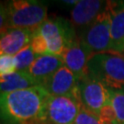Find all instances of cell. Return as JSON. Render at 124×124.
I'll use <instances>...</instances> for the list:
<instances>
[{"mask_svg": "<svg viewBox=\"0 0 124 124\" xmlns=\"http://www.w3.org/2000/svg\"><path fill=\"white\" fill-rule=\"evenodd\" d=\"M107 1L80 0L71 10V23L74 27L86 28L103 11Z\"/></svg>", "mask_w": 124, "mask_h": 124, "instance_id": "cell-11", "label": "cell"}, {"mask_svg": "<svg viewBox=\"0 0 124 124\" xmlns=\"http://www.w3.org/2000/svg\"><path fill=\"white\" fill-rule=\"evenodd\" d=\"M38 57L31 49V45H27L22 50H20L16 55H14V60L16 63V70L18 72L29 71L30 67L35 59Z\"/></svg>", "mask_w": 124, "mask_h": 124, "instance_id": "cell-15", "label": "cell"}, {"mask_svg": "<svg viewBox=\"0 0 124 124\" xmlns=\"http://www.w3.org/2000/svg\"><path fill=\"white\" fill-rule=\"evenodd\" d=\"M78 87L82 106L95 114L99 116L102 108L110 104V89L88 75L79 80Z\"/></svg>", "mask_w": 124, "mask_h": 124, "instance_id": "cell-7", "label": "cell"}, {"mask_svg": "<svg viewBox=\"0 0 124 124\" xmlns=\"http://www.w3.org/2000/svg\"><path fill=\"white\" fill-rule=\"evenodd\" d=\"M110 10L112 53H124V1H108Z\"/></svg>", "mask_w": 124, "mask_h": 124, "instance_id": "cell-10", "label": "cell"}, {"mask_svg": "<svg viewBox=\"0 0 124 124\" xmlns=\"http://www.w3.org/2000/svg\"><path fill=\"white\" fill-rule=\"evenodd\" d=\"M7 7L8 29L35 31L47 19L48 7L42 1L12 0Z\"/></svg>", "mask_w": 124, "mask_h": 124, "instance_id": "cell-3", "label": "cell"}, {"mask_svg": "<svg viewBox=\"0 0 124 124\" xmlns=\"http://www.w3.org/2000/svg\"><path fill=\"white\" fill-rule=\"evenodd\" d=\"M8 29V13L7 7L0 4V33Z\"/></svg>", "mask_w": 124, "mask_h": 124, "instance_id": "cell-21", "label": "cell"}, {"mask_svg": "<svg viewBox=\"0 0 124 124\" xmlns=\"http://www.w3.org/2000/svg\"><path fill=\"white\" fill-rule=\"evenodd\" d=\"M62 3L67 5V6H74L75 7V5L78 3V1H76V0H64V1H62Z\"/></svg>", "mask_w": 124, "mask_h": 124, "instance_id": "cell-22", "label": "cell"}, {"mask_svg": "<svg viewBox=\"0 0 124 124\" xmlns=\"http://www.w3.org/2000/svg\"><path fill=\"white\" fill-rule=\"evenodd\" d=\"M33 31L8 28L0 33V55L13 56L31 43Z\"/></svg>", "mask_w": 124, "mask_h": 124, "instance_id": "cell-9", "label": "cell"}, {"mask_svg": "<svg viewBox=\"0 0 124 124\" xmlns=\"http://www.w3.org/2000/svg\"><path fill=\"white\" fill-rule=\"evenodd\" d=\"M38 85L36 81L27 72H14L0 75V93H10Z\"/></svg>", "mask_w": 124, "mask_h": 124, "instance_id": "cell-14", "label": "cell"}, {"mask_svg": "<svg viewBox=\"0 0 124 124\" xmlns=\"http://www.w3.org/2000/svg\"><path fill=\"white\" fill-rule=\"evenodd\" d=\"M37 31L44 39L48 54L60 57L77 39L71 21L62 18H47Z\"/></svg>", "mask_w": 124, "mask_h": 124, "instance_id": "cell-5", "label": "cell"}, {"mask_svg": "<svg viewBox=\"0 0 124 124\" xmlns=\"http://www.w3.org/2000/svg\"><path fill=\"white\" fill-rule=\"evenodd\" d=\"M110 105L115 112L118 124H124V88L110 89Z\"/></svg>", "mask_w": 124, "mask_h": 124, "instance_id": "cell-16", "label": "cell"}, {"mask_svg": "<svg viewBox=\"0 0 124 124\" xmlns=\"http://www.w3.org/2000/svg\"><path fill=\"white\" fill-rule=\"evenodd\" d=\"M30 45L37 56L48 54L46 42H45L44 39L42 38V36L37 31V30L33 31V35H32V39H31Z\"/></svg>", "mask_w": 124, "mask_h": 124, "instance_id": "cell-18", "label": "cell"}, {"mask_svg": "<svg viewBox=\"0 0 124 124\" xmlns=\"http://www.w3.org/2000/svg\"><path fill=\"white\" fill-rule=\"evenodd\" d=\"M64 65L62 57L52 54H43L35 59L28 73L36 81L38 85H43L50 77Z\"/></svg>", "mask_w": 124, "mask_h": 124, "instance_id": "cell-13", "label": "cell"}, {"mask_svg": "<svg viewBox=\"0 0 124 124\" xmlns=\"http://www.w3.org/2000/svg\"><path fill=\"white\" fill-rule=\"evenodd\" d=\"M78 82L79 81L75 74L65 65H62L45 82L42 86L50 96L72 97L80 100Z\"/></svg>", "mask_w": 124, "mask_h": 124, "instance_id": "cell-8", "label": "cell"}, {"mask_svg": "<svg viewBox=\"0 0 124 124\" xmlns=\"http://www.w3.org/2000/svg\"><path fill=\"white\" fill-rule=\"evenodd\" d=\"M74 124H105L99 118V116L95 114L85 107H81L78 114L76 116Z\"/></svg>", "mask_w": 124, "mask_h": 124, "instance_id": "cell-17", "label": "cell"}, {"mask_svg": "<svg viewBox=\"0 0 124 124\" xmlns=\"http://www.w3.org/2000/svg\"><path fill=\"white\" fill-rule=\"evenodd\" d=\"M62 59L64 65L75 74L78 81L87 75V63L90 57L80 39L77 38L64 51Z\"/></svg>", "mask_w": 124, "mask_h": 124, "instance_id": "cell-12", "label": "cell"}, {"mask_svg": "<svg viewBox=\"0 0 124 124\" xmlns=\"http://www.w3.org/2000/svg\"><path fill=\"white\" fill-rule=\"evenodd\" d=\"M49 97L41 85L0 93V121L4 124H40Z\"/></svg>", "mask_w": 124, "mask_h": 124, "instance_id": "cell-1", "label": "cell"}, {"mask_svg": "<svg viewBox=\"0 0 124 124\" xmlns=\"http://www.w3.org/2000/svg\"><path fill=\"white\" fill-rule=\"evenodd\" d=\"M16 72L14 56L0 55V75H7Z\"/></svg>", "mask_w": 124, "mask_h": 124, "instance_id": "cell-19", "label": "cell"}, {"mask_svg": "<svg viewBox=\"0 0 124 124\" xmlns=\"http://www.w3.org/2000/svg\"><path fill=\"white\" fill-rule=\"evenodd\" d=\"M99 118L105 124H118L115 112L110 104L102 108L99 113Z\"/></svg>", "mask_w": 124, "mask_h": 124, "instance_id": "cell-20", "label": "cell"}, {"mask_svg": "<svg viewBox=\"0 0 124 124\" xmlns=\"http://www.w3.org/2000/svg\"><path fill=\"white\" fill-rule=\"evenodd\" d=\"M81 107V101L77 98L50 96L45 103L40 124H74Z\"/></svg>", "mask_w": 124, "mask_h": 124, "instance_id": "cell-6", "label": "cell"}, {"mask_svg": "<svg viewBox=\"0 0 124 124\" xmlns=\"http://www.w3.org/2000/svg\"><path fill=\"white\" fill-rule=\"evenodd\" d=\"M87 75L108 88H124V55L120 53H98L90 57Z\"/></svg>", "mask_w": 124, "mask_h": 124, "instance_id": "cell-2", "label": "cell"}, {"mask_svg": "<svg viewBox=\"0 0 124 124\" xmlns=\"http://www.w3.org/2000/svg\"><path fill=\"white\" fill-rule=\"evenodd\" d=\"M110 23V10L107 1L103 11L89 26L85 28L81 33L80 41L89 57L98 53H112Z\"/></svg>", "mask_w": 124, "mask_h": 124, "instance_id": "cell-4", "label": "cell"}]
</instances>
